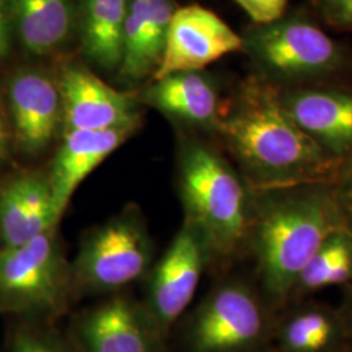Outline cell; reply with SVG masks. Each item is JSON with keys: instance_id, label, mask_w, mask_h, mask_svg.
Listing matches in <instances>:
<instances>
[{"instance_id": "cell-14", "label": "cell", "mask_w": 352, "mask_h": 352, "mask_svg": "<svg viewBox=\"0 0 352 352\" xmlns=\"http://www.w3.org/2000/svg\"><path fill=\"white\" fill-rule=\"evenodd\" d=\"M155 327L136 304L115 298L82 317L78 336L87 352H157Z\"/></svg>"}, {"instance_id": "cell-9", "label": "cell", "mask_w": 352, "mask_h": 352, "mask_svg": "<svg viewBox=\"0 0 352 352\" xmlns=\"http://www.w3.org/2000/svg\"><path fill=\"white\" fill-rule=\"evenodd\" d=\"M291 119L331 158L352 153V88L304 85L279 89Z\"/></svg>"}, {"instance_id": "cell-7", "label": "cell", "mask_w": 352, "mask_h": 352, "mask_svg": "<svg viewBox=\"0 0 352 352\" xmlns=\"http://www.w3.org/2000/svg\"><path fill=\"white\" fill-rule=\"evenodd\" d=\"M267 304L238 280L214 289L197 308L189 342L193 352H245L273 336Z\"/></svg>"}, {"instance_id": "cell-28", "label": "cell", "mask_w": 352, "mask_h": 352, "mask_svg": "<svg viewBox=\"0 0 352 352\" xmlns=\"http://www.w3.org/2000/svg\"><path fill=\"white\" fill-rule=\"evenodd\" d=\"M0 144L7 145V132H6L4 123H3V119H1V113H0Z\"/></svg>"}, {"instance_id": "cell-18", "label": "cell", "mask_w": 352, "mask_h": 352, "mask_svg": "<svg viewBox=\"0 0 352 352\" xmlns=\"http://www.w3.org/2000/svg\"><path fill=\"white\" fill-rule=\"evenodd\" d=\"M277 352H340L351 342L340 311L327 304L305 302L273 327Z\"/></svg>"}, {"instance_id": "cell-21", "label": "cell", "mask_w": 352, "mask_h": 352, "mask_svg": "<svg viewBox=\"0 0 352 352\" xmlns=\"http://www.w3.org/2000/svg\"><path fill=\"white\" fill-rule=\"evenodd\" d=\"M352 282V231L340 227L333 231L298 277L291 299H302L329 286Z\"/></svg>"}, {"instance_id": "cell-11", "label": "cell", "mask_w": 352, "mask_h": 352, "mask_svg": "<svg viewBox=\"0 0 352 352\" xmlns=\"http://www.w3.org/2000/svg\"><path fill=\"white\" fill-rule=\"evenodd\" d=\"M58 87L65 132L139 124L135 97L109 87L84 67H64Z\"/></svg>"}, {"instance_id": "cell-24", "label": "cell", "mask_w": 352, "mask_h": 352, "mask_svg": "<svg viewBox=\"0 0 352 352\" xmlns=\"http://www.w3.org/2000/svg\"><path fill=\"white\" fill-rule=\"evenodd\" d=\"M254 24H266L287 12L289 0H235Z\"/></svg>"}, {"instance_id": "cell-2", "label": "cell", "mask_w": 352, "mask_h": 352, "mask_svg": "<svg viewBox=\"0 0 352 352\" xmlns=\"http://www.w3.org/2000/svg\"><path fill=\"white\" fill-rule=\"evenodd\" d=\"M248 241L266 304L287 305L304 266L327 236L343 226L329 183L253 190Z\"/></svg>"}, {"instance_id": "cell-10", "label": "cell", "mask_w": 352, "mask_h": 352, "mask_svg": "<svg viewBox=\"0 0 352 352\" xmlns=\"http://www.w3.org/2000/svg\"><path fill=\"white\" fill-rule=\"evenodd\" d=\"M209 260L199 232L184 223L151 276V314L158 327H171L187 309Z\"/></svg>"}, {"instance_id": "cell-13", "label": "cell", "mask_w": 352, "mask_h": 352, "mask_svg": "<svg viewBox=\"0 0 352 352\" xmlns=\"http://www.w3.org/2000/svg\"><path fill=\"white\" fill-rule=\"evenodd\" d=\"M10 106L20 148L36 154L49 146L63 124L58 81L38 71H24L10 84Z\"/></svg>"}, {"instance_id": "cell-12", "label": "cell", "mask_w": 352, "mask_h": 352, "mask_svg": "<svg viewBox=\"0 0 352 352\" xmlns=\"http://www.w3.org/2000/svg\"><path fill=\"white\" fill-rule=\"evenodd\" d=\"M139 124L101 131H69L51 167L50 182L56 221L62 218L76 189L100 164L120 148Z\"/></svg>"}, {"instance_id": "cell-5", "label": "cell", "mask_w": 352, "mask_h": 352, "mask_svg": "<svg viewBox=\"0 0 352 352\" xmlns=\"http://www.w3.org/2000/svg\"><path fill=\"white\" fill-rule=\"evenodd\" d=\"M74 289L54 230L0 251V302L16 311L58 315Z\"/></svg>"}, {"instance_id": "cell-15", "label": "cell", "mask_w": 352, "mask_h": 352, "mask_svg": "<svg viewBox=\"0 0 352 352\" xmlns=\"http://www.w3.org/2000/svg\"><path fill=\"white\" fill-rule=\"evenodd\" d=\"M175 11L173 0H128L119 65V75L124 81L138 82L154 75Z\"/></svg>"}, {"instance_id": "cell-26", "label": "cell", "mask_w": 352, "mask_h": 352, "mask_svg": "<svg viewBox=\"0 0 352 352\" xmlns=\"http://www.w3.org/2000/svg\"><path fill=\"white\" fill-rule=\"evenodd\" d=\"M10 1L0 0V60L8 55L11 46L10 33Z\"/></svg>"}, {"instance_id": "cell-8", "label": "cell", "mask_w": 352, "mask_h": 352, "mask_svg": "<svg viewBox=\"0 0 352 352\" xmlns=\"http://www.w3.org/2000/svg\"><path fill=\"white\" fill-rule=\"evenodd\" d=\"M243 50V37L199 4L176 8L164 54L153 80L176 72L202 71L228 54Z\"/></svg>"}, {"instance_id": "cell-19", "label": "cell", "mask_w": 352, "mask_h": 352, "mask_svg": "<svg viewBox=\"0 0 352 352\" xmlns=\"http://www.w3.org/2000/svg\"><path fill=\"white\" fill-rule=\"evenodd\" d=\"M128 0H81V46L90 63L119 69Z\"/></svg>"}, {"instance_id": "cell-6", "label": "cell", "mask_w": 352, "mask_h": 352, "mask_svg": "<svg viewBox=\"0 0 352 352\" xmlns=\"http://www.w3.org/2000/svg\"><path fill=\"white\" fill-rule=\"evenodd\" d=\"M151 260V243L141 218L126 212L93 230L72 267L74 289L102 294L142 277Z\"/></svg>"}, {"instance_id": "cell-29", "label": "cell", "mask_w": 352, "mask_h": 352, "mask_svg": "<svg viewBox=\"0 0 352 352\" xmlns=\"http://www.w3.org/2000/svg\"><path fill=\"white\" fill-rule=\"evenodd\" d=\"M6 154H7V145L0 144V161H1V160H4Z\"/></svg>"}, {"instance_id": "cell-23", "label": "cell", "mask_w": 352, "mask_h": 352, "mask_svg": "<svg viewBox=\"0 0 352 352\" xmlns=\"http://www.w3.org/2000/svg\"><path fill=\"white\" fill-rule=\"evenodd\" d=\"M314 4L327 25L352 32V0H314Z\"/></svg>"}, {"instance_id": "cell-20", "label": "cell", "mask_w": 352, "mask_h": 352, "mask_svg": "<svg viewBox=\"0 0 352 352\" xmlns=\"http://www.w3.org/2000/svg\"><path fill=\"white\" fill-rule=\"evenodd\" d=\"M20 39L34 55L58 51L72 33L75 8L72 0H12Z\"/></svg>"}, {"instance_id": "cell-27", "label": "cell", "mask_w": 352, "mask_h": 352, "mask_svg": "<svg viewBox=\"0 0 352 352\" xmlns=\"http://www.w3.org/2000/svg\"><path fill=\"white\" fill-rule=\"evenodd\" d=\"M340 315L343 317V321L347 327L349 338L352 342V282L346 286L344 294V302L340 309Z\"/></svg>"}, {"instance_id": "cell-17", "label": "cell", "mask_w": 352, "mask_h": 352, "mask_svg": "<svg viewBox=\"0 0 352 352\" xmlns=\"http://www.w3.org/2000/svg\"><path fill=\"white\" fill-rule=\"evenodd\" d=\"M58 225L46 176L16 177L0 192V235L6 247H19Z\"/></svg>"}, {"instance_id": "cell-25", "label": "cell", "mask_w": 352, "mask_h": 352, "mask_svg": "<svg viewBox=\"0 0 352 352\" xmlns=\"http://www.w3.org/2000/svg\"><path fill=\"white\" fill-rule=\"evenodd\" d=\"M12 352H65L54 340L33 333H19L13 340Z\"/></svg>"}, {"instance_id": "cell-16", "label": "cell", "mask_w": 352, "mask_h": 352, "mask_svg": "<svg viewBox=\"0 0 352 352\" xmlns=\"http://www.w3.org/2000/svg\"><path fill=\"white\" fill-rule=\"evenodd\" d=\"M142 102L189 126L215 129L223 103L213 78L202 71L176 72L154 80Z\"/></svg>"}, {"instance_id": "cell-1", "label": "cell", "mask_w": 352, "mask_h": 352, "mask_svg": "<svg viewBox=\"0 0 352 352\" xmlns=\"http://www.w3.org/2000/svg\"><path fill=\"white\" fill-rule=\"evenodd\" d=\"M215 131L253 190L330 183L340 168L286 113L279 88L258 76L223 104Z\"/></svg>"}, {"instance_id": "cell-22", "label": "cell", "mask_w": 352, "mask_h": 352, "mask_svg": "<svg viewBox=\"0 0 352 352\" xmlns=\"http://www.w3.org/2000/svg\"><path fill=\"white\" fill-rule=\"evenodd\" d=\"M329 184L342 223L352 231V153L340 162L337 175Z\"/></svg>"}, {"instance_id": "cell-4", "label": "cell", "mask_w": 352, "mask_h": 352, "mask_svg": "<svg viewBox=\"0 0 352 352\" xmlns=\"http://www.w3.org/2000/svg\"><path fill=\"white\" fill-rule=\"evenodd\" d=\"M260 78L279 89L321 84L349 67L344 49L302 11L256 24L243 37Z\"/></svg>"}, {"instance_id": "cell-3", "label": "cell", "mask_w": 352, "mask_h": 352, "mask_svg": "<svg viewBox=\"0 0 352 352\" xmlns=\"http://www.w3.org/2000/svg\"><path fill=\"white\" fill-rule=\"evenodd\" d=\"M179 189L186 223L201 236L210 258H226L248 243L254 192L212 146L188 141L180 157Z\"/></svg>"}]
</instances>
